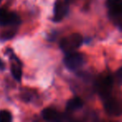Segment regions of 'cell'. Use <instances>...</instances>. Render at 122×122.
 <instances>
[{
	"label": "cell",
	"instance_id": "obj_1",
	"mask_svg": "<svg viewBox=\"0 0 122 122\" xmlns=\"http://www.w3.org/2000/svg\"><path fill=\"white\" fill-rule=\"evenodd\" d=\"M83 44V37L80 34H72L61 39L59 47L65 54L74 52Z\"/></svg>",
	"mask_w": 122,
	"mask_h": 122
},
{
	"label": "cell",
	"instance_id": "obj_2",
	"mask_svg": "<svg viewBox=\"0 0 122 122\" xmlns=\"http://www.w3.org/2000/svg\"><path fill=\"white\" fill-rule=\"evenodd\" d=\"M114 84V78L111 75H100L95 81V89L97 93L102 99L110 96L112 87Z\"/></svg>",
	"mask_w": 122,
	"mask_h": 122
},
{
	"label": "cell",
	"instance_id": "obj_3",
	"mask_svg": "<svg viewBox=\"0 0 122 122\" xmlns=\"http://www.w3.org/2000/svg\"><path fill=\"white\" fill-rule=\"evenodd\" d=\"M85 56L81 53L71 52L65 54L64 58V64L70 70H76L81 68L85 64Z\"/></svg>",
	"mask_w": 122,
	"mask_h": 122
},
{
	"label": "cell",
	"instance_id": "obj_4",
	"mask_svg": "<svg viewBox=\"0 0 122 122\" xmlns=\"http://www.w3.org/2000/svg\"><path fill=\"white\" fill-rule=\"evenodd\" d=\"M21 23L20 17L14 12H10L6 9H0V25L17 27Z\"/></svg>",
	"mask_w": 122,
	"mask_h": 122
},
{
	"label": "cell",
	"instance_id": "obj_5",
	"mask_svg": "<svg viewBox=\"0 0 122 122\" xmlns=\"http://www.w3.org/2000/svg\"><path fill=\"white\" fill-rule=\"evenodd\" d=\"M104 108L110 116H120L122 114V104L117 99L109 96L104 99Z\"/></svg>",
	"mask_w": 122,
	"mask_h": 122
},
{
	"label": "cell",
	"instance_id": "obj_6",
	"mask_svg": "<svg viewBox=\"0 0 122 122\" xmlns=\"http://www.w3.org/2000/svg\"><path fill=\"white\" fill-rule=\"evenodd\" d=\"M69 13V4L65 0H57L54 8V21L59 22Z\"/></svg>",
	"mask_w": 122,
	"mask_h": 122
},
{
	"label": "cell",
	"instance_id": "obj_7",
	"mask_svg": "<svg viewBox=\"0 0 122 122\" xmlns=\"http://www.w3.org/2000/svg\"><path fill=\"white\" fill-rule=\"evenodd\" d=\"M41 115L43 119L47 121H60L65 120V115L63 114L52 108H45L42 110Z\"/></svg>",
	"mask_w": 122,
	"mask_h": 122
},
{
	"label": "cell",
	"instance_id": "obj_8",
	"mask_svg": "<svg viewBox=\"0 0 122 122\" xmlns=\"http://www.w3.org/2000/svg\"><path fill=\"white\" fill-rule=\"evenodd\" d=\"M106 7L112 19L122 13V0H106Z\"/></svg>",
	"mask_w": 122,
	"mask_h": 122
},
{
	"label": "cell",
	"instance_id": "obj_9",
	"mask_svg": "<svg viewBox=\"0 0 122 122\" xmlns=\"http://www.w3.org/2000/svg\"><path fill=\"white\" fill-rule=\"evenodd\" d=\"M84 105V101L80 97H74L68 100L66 104L67 111L73 112L75 110H78Z\"/></svg>",
	"mask_w": 122,
	"mask_h": 122
},
{
	"label": "cell",
	"instance_id": "obj_10",
	"mask_svg": "<svg viewBox=\"0 0 122 122\" xmlns=\"http://www.w3.org/2000/svg\"><path fill=\"white\" fill-rule=\"evenodd\" d=\"M11 74L13 77L17 81L20 82L22 80V63L21 62H16L13 61V64L11 65Z\"/></svg>",
	"mask_w": 122,
	"mask_h": 122
},
{
	"label": "cell",
	"instance_id": "obj_11",
	"mask_svg": "<svg viewBox=\"0 0 122 122\" xmlns=\"http://www.w3.org/2000/svg\"><path fill=\"white\" fill-rule=\"evenodd\" d=\"M16 33H17V29L16 27H12L10 29H8L6 30L3 31L1 34H0V40L5 41L11 39L12 38H14L15 36Z\"/></svg>",
	"mask_w": 122,
	"mask_h": 122
},
{
	"label": "cell",
	"instance_id": "obj_12",
	"mask_svg": "<svg viewBox=\"0 0 122 122\" xmlns=\"http://www.w3.org/2000/svg\"><path fill=\"white\" fill-rule=\"evenodd\" d=\"M12 114L6 110H0V122H9L12 121Z\"/></svg>",
	"mask_w": 122,
	"mask_h": 122
},
{
	"label": "cell",
	"instance_id": "obj_13",
	"mask_svg": "<svg viewBox=\"0 0 122 122\" xmlns=\"http://www.w3.org/2000/svg\"><path fill=\"white\" fill-rule=\"evenodd\" d=\"M114 80H115L118 85H122V66L119 68L118 70L115 72Z\"/></svg>",
	"mask_w": 122,
	"mask_h": 122
},
{
	"label": "cell",
	"instance_id": "obj_14",
	"mask_svg": "<svg viewBox=\"0 0 122 122\" xmlns=\"http://www.w3.org/2000/svg\"><path fill=\"white\" fill-rule=\"evenodd\" d=\"M112 19L116 23V24L120 28V29H122V13L119 14V15L112 18Z\"/></svg>",
	"mask_w": 122,
	"mask_h": 122
},
{
	"label": "cell",
	"instance_id": "obj_15",
	"mask_svg": "<svg viewBox=\"0 0 122 122\" xmlns=\"http://www.w3.org/2000/svg\"><path fill=\"white\" fill-rule=\"evenodd\" d=\"M4 67H5V65H4V62L2 61V59H0V69H1V70H4Z\"/></svg>",
	"mask_w": 122,
	"mask_h": 122
},
{
	"label": "cell",
	"instance_id": "obj_16",
	"mask_svg": "<svg viewBox=\"0 0 122 122\" xmlns=\"http://www.w3.org/2000/svg\"><path fill=\"white\" fill-rule=\"evenodd\" d=\"M67 2H72V1H75V0H65Z\"/></svg>",
	"mask_w": 122,
	"mask_h": 122
},
{
	"label": "cell",
	"instance_id": "obj_17",
	"mask_svg": "<svg viewBox=\"0 0 122 122\" xmlns=\"http://www.w3.org/2000/svg\"><path fill=\"white\" fill-rule=\"evenodd\" d=\"M1 1H2V0H0V3H1Z\"/></svg>",
	"mask_w": 122,
	"mask_h": 122
}]
</instances>
